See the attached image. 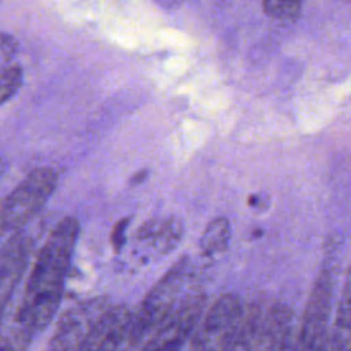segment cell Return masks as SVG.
<instances>
[{"label": "cell", "instance_id": "cell-16", "mask_svg": "<svg viewBox=\"0 0 351 351\" xmlns=\"http://www.w3.org/2000/svg\"><path fill=\"white\" fill-rule=\"evenodd\" d=\"M16 43L14 40L12 36L7 34V33H1V60H3V66H5V63L10 60L14 55Z\"/></svg>", "mask_w": 351, "mask_h": 351}, {"label": "cell", "instance_id": "cell-4", "mask_svg": "<svg viewBox=\"0 0 351 351\" xmlns=\"http://www.w3.org/2000/svg\"><path fill=\"white\" fill-rule=\"evenodd\" d=\"M244 307L234 293H223L204 313L186 351H230L240 330Z\"/></svg>", "mask_w": 351, "mask_h": 351}, {"label": "cell", "instance_id": "cell-13", "mask_svg": "<svg viewBox=\"0 0 351 351\" xmlns=\"http://www.w3.org/2000/svg\"><path fill=\"white\" fill-rule=\"evenodd\" d=\"M263 11L278 19H293L300 14L302 4L299 1H278V0H267L262 4Z\"/></svg>", "mask_w": 351, "mask_h": 351}, {"label": "cell", "instance_id": "cell-15", "mask_svg": "<svg viewBox=\"0 0 351 351\" xmlns=\"http://www.w3.org/2000/svg\"><path fill=\"white\" fill-rule=\"evenodd\" d=\"M128 223H129V219L122 218L114 225V228L111 230V245H112L114 251H119L123 247Z\"/></svg>", "mask_w": 351, "mask_h": 351}, {"label": "cell", "instance_id": "cell-1", "mask_svg": "<svg viewBox=\"0 0 351 351\" xmlns=\"http://www.w3.org/2000/svg\"><path fill=\"white\" fill-rule=\"evenodd\" d=\"M78 232L80 225L74 217L62 218L36 256L14 315V325L32 336L47 328L60 304Z\"/></svg>", "mask_w": 351, "mask_h": 351}, {"label": "cell", "instance_id": "cell-3", "mask_svg": "<svg viewBox=\"0 0 351 351\" xmlns=\"http://www.w3.org/2000/svg\"><path fill=\"white\" fill-rule=\"evenodd\" d=\"M186 259H180L147 293L140 307L133 313L128 340L136 346L152 329L155 330L178 304L177 296L186 277Z\"/></svg>", "mask_w": 351, "mask_h": 351}, {"label": "cell", "instance_id": "cell-9", "mask_svg": "<svg viewBox=\"0 0 351 351\" xmlns=\"http://www.w3.org/2000/svg\"><path fill=\"white\" fill-rule=\"evenodd\" d=\"M181 233V222L176 218L151 219L138 228L136 237L140 243L149 245L156 252L167 254L176 248Z\"/></svg>", "mask_w": 351, "mask_h": 351}, {"label": "cell", "instance_id": "cell-7", "mask_svg": "<svg viewBox=\"0 0 351 351\" xmlns=\"http://www.w3.org/2000/svg\"><path fill=\"white\" fill-rule=\"evenodd\" d=\"M133 313L125 304L111 306L95 325L80 351H121Z\"/></svg>", "mask_w": 351, "mask_h": 351}, {"label": "cell", "instance_id": "cell-10", "mask_svg": "<svg viewBox=\"0 0 351 351\" xmlns=\"http://www.w3.org/2000/svg\"><path fill=\"white\" fill-rule=\"evenodd\" d=\"M326 351H351V266L341 289Z\"/></svg>", "mask_w": 351, "mask_h": 351}, {"label": "cell", "instance_id": "cell-2", "mask_svg": "<svg viewBox=\"0 0 351 351\" xmlns=\"http://www.w3.org/2000/svg\"><path fill=\"white\" fill-rule=\"evenodd\" d=\"M58 185V173L52 167L32 170L3 200V233L19 232L44 207Z\"/></svg>", "mask_w": 351, "mask_h": 351}, {"label": "cell", "instance_id": "cell-11", "mask_svg": "<svg viewBox=\"0 0 351 351\" xmlns=\"http://www.w3.org/2000/svg\"><path fill=\"white\" fill-rule=\"evenodd\" d=\"M230 239V223L226 218L213 219L200 237V250L204 255H214L226 250Z\"/></svg>", "mask_w": 351, "mask_h": 351}, {"label": "cell", "instance_id": "cell-5", "mask_svg": "<svg viewBox=\"0 0 351 351\" xmlns=\"http://www.w3.org/2000/svg\"><path fill=\"white\" fill-rule=\"evenodd\" d=\"M206 296L195 293L178 302L167 318L154 330L143 351H182L199 326Z\"/></svg>", "mask_w": 351, "mask_h": 351}, {"label": "cell", "instance_id": "cell-17", "mask_svg": "<svg viewBox=\"0 0 351 351\" xmlns=\"http://www.w3.org/2000/svg\"><path fill=\"white\" fill-rule=\"evenodd\" d=\"M145 177H147V170H140V171H137V173H134V174L132 176L130 182H132L133 185H137V184L143 182V181L145 180Z\"/></svg>", "mask_w": 351, "mask_h": 351}, {"label": "cell", "instance_id": "cell-14", "mask_svg": "<svg viewBox=\"0 0 351 351\" xmlns=\"http://www.w3.org/2000/svg\"><path fill=\"white\" fill-rule=\"evenodd\" d=\"M32 337V335L14 325L1 337V351H26Z\"/></svg>", "mask_w": 351, "mask_h": 351}, {"label": "cell", "instance_id": "cell-6", "mask_svg": "<svg viewBox=\"0 0 351 351\" xmlns=\"http://www.w3.org/2000/svg\"><path fill=\"white\" fill-rule=\"evenodd\" d=\"M110 307L107 298H93L71 307L59 319L47 351H80Z\"/></svg>", "mask_w": 351, "mask_h": 351}, {"label": "cell", "instance_id": "cell-8", "mask_svg": "<svg viewBox=\"0 0 351 351\" xmlns=\"http://www.w3.org/2000/svg\"><path fill=\"white\" fill-rule=\"evenodd\" d=\"M32 251L30 239L21 230L10 236L1 247L0 258V302L1 308L5 307L16 284L19 282L23 270L27 265Z\"/></svg>", "mask_w": 351, "mask_h": 351}, {"label": "cell", "instance_id": "cell-12", "mask_svg": "<svg viewBox=\"0 0 351 351\" xmlns=\"http://www.w3.org/2000/svg\"><path fill=\"white\" fill-rule=\"evenodd\" d=\"M22 85V69L18 63H8L1 69V89L0 99L5 103L12 97Z\"/></svg>", "mask_w": 351, "mask_h": 351}]
</instances>
